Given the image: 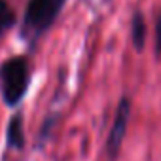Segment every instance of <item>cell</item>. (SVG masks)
I'll list each match as a JSON object with an SVG mask.
<instances>
[{"label":"cell","instance_id":"obj_1","mask_svg":"<svg viewBox=\"0 0 161 161\" xmlns=\"http://www.w3.org/2000/svg\"><path fill=\"white\" fill-rule=\"evenodd\" d=\"M31 84V66L23 55L10 57L0 64V93L6 106L15 108L27 95Z\"/></svg>","mask_w":161,"mask_h":161},{"label":"cell","instance_id":"obj_2","mask_svg":"<svg viewBox=\"0 0 161 161\" xmlns=\"http://www.w3.org/2000/svg\"><path fill=\"white\" fill-rule=\"evenodd\" d=\"M64 4H66V0H29L25 17H23L21 34L27 40L36 42L55 23Z\"/></svg>","mask_w":161,"mask_h":161},{"label":"cell","instance_id":"obj_3","mask_svg":"<svg viewBox=\"0 0 161 161\" xmlns=\"http://www.w3.org/2000/svg\"><path fill=\"white\" fill-rule=\"evenodd\" d=\"M129 118H131V101L127 97H123L116 108V116H114V123L110 127V133H108V140H106V152L110 157H116L121 144H123V138H125V133H127V123H129Z\"/></svg>","mask_w":161,"mask_h":161},{"label":"cell","instance_id":"obj_4","mask_svg":"<svg viewBox=\"0 0 161 161\" xmlns=\"http://www.w3.org/2000/svg\"><path fill=\"white\" fill-rule=\"evenodd\" d=\"M23 144H25L23 118H21V114H15L8 123V146L14 150H21Z\"/></svg>","mask_w":161,"mask_h":161},{"label":"cell","instance_id":"obj_5","mask_svg":"<svg viewBox=\"0 0 161 161\" xmlns=\"http://www.w3.org/2000/svg\"><path fill=\"white\" fill-rule=\"evenodd\" d=\"M131 42L136 51H140L146 42V21L140 12H135L131 17Z\"/></svg>","mask_w":161,"mask_h":161},{"label":"cell","instance_id":"obj_6","mask_svg":"<svg viewBox=\"0 0 161 161\" xmlns=\"http://www.w3.org/2000/svg\"><path fill=\"white\" fill-rule=\"evenodd\" d=\"M15 12L8 4V0H0V36L15 25Z\"/></svg>","mask_w":161,"mask_h":161},{"label":"cell","instance_id":"obj_7","mask_svg":"<svg viewBox=\"0 0 161 161\" xmlns=\"http://www.w3.org/2000/svg\"><path fill=\"white\" fill-rule=\"evenodd\" d=\"M155 55L161 57V10L155 17Z\"/></svg>","mask_w":161,"mask_h":161}]
</instances>
